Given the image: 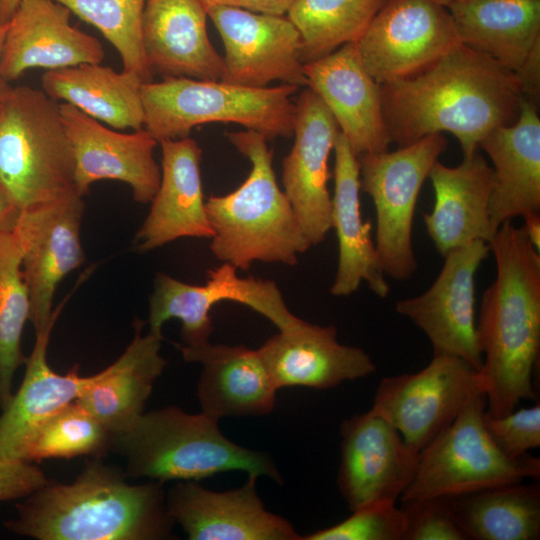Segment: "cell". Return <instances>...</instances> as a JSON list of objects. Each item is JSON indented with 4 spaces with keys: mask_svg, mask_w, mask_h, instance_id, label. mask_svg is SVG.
<instances>
[{
    "mask_svg": "<svg viewBox=\"0 0 540 540\" xmlns=\"http://www.w3.org/2000/svg\"><path fill=\"white\" fill-rule=\"evenodd\" d=\"M521 93L516 75L492 57L459 44L424 70L381 84L382 112L399 147L449 132L463 157L493 129L513 124Z\"/></svg>",
    "mask_w": 540,
    "mask_h": 540,
    "instance_id": "obj_1",
    "label": "cell"
},
{
    "mask_svg": "<svg viewBox=\"0 0 540 540\" xmlns=\"http://www.w3.org/2000/svg\"><path fill=\"white\" fill-rule=\"evenodd\" d=\"M124 471L92 457L71 483L51 480L16 504L4 522L37 540H165L175 538L164 483L131 484Z\"/></svg>",
    "mask_w": 540,
    "mask_h": 540,
    "instance_id": "obj_2",
    "label": "cell"
},
{
    "mask_svg": "<svg viewBox=\"0 0 540 540\" xmlns=\"http://www.w3.org/2000/svg\"><path fill=\"white\" fill-rule=\"evenodd\" d=\"M489 245L496 277L483 294L476 328L486 413L498 417L536 398L532 374L540 348V255L523 227L511 220L501 224Z\"/></svg>",
    "mask_w": 540,
    "mask_h": 540,
    "instance_id": "obj_3",
    "label": "cell"
},
{
    "mask_svg": "<svg viewBox=\"0 0 540 540\" xmlns=\"http://www.w3.org/2000/svg\"><path fill=\"white\" fill-rule=\"evenodd\" d=\"M227 138L249 160L251 170L234 191L205 200L213 255L243 271L256 261L297 264L311 244L277 184L268 139L252 130L229 132Z\"/></svg>",
    "mask_w": 540,
    "mask_h": 540,
    "instance_id": "obj_4",
    "label": "cell"
},
{
    "mask_svg": "<svg viewBox=\"0 0 540 540\" xmlns=\"http://www.w3.org/2000/svg\"><path fill=\"white\" fill-rule=\"evenodd\" d=\"M110 452L122 457L128 478L200 481L228 471L267 476L281 482L272 458L226 438L218 420L190 414L176 406L143 413L110 434Z\"/></svg>",
    "mask_w": 540,
    "mask_h": 540,
    "instance_id": "obj_5",
    "label": "cell"
},
{
    "mask_svg": "<svg viewBox=\"0 0 540 540\" xmlns=\"http://www.w3.org/2000/svg\"><path fill=\"white\" fill-rule=\"evenodd\" d=\"M0 185L19 210L75 190V158L59 102L8 86L0 97Z\"/></svg>",
    "mask_w": 540,
    "mask_h": 540,
    "instance_id": "obj_6",
    "label": "cell"
},
{
    "mask_svg": "<svg viewBox=\"0 0 540 540\" xmlns=\"http://www.w3.org/2000/svg\"><path fill=\"white\" fill-rule=\"evenodd\" d=\"M298 89L291 84L255 88L187 77L146 82L141 85L144 128L158 143L187 137L193 128L216 122L241 125L268 140L291 137Z\"/></svg>",
    "mask_w": 540,
    "mask_h": 540,
    "instance_id": "obj_7",
    "label": "cell"
},
{
    "mask_svg": "<svg viewBox=\"0 0 540 540\" xmlns=\"http://www.w3.org/2000/svg\"><path fill=\"white\" fill-rule=\"evenodd\" d=\"M485 393L477 395L421 453L401 502L456 497L478 490L538 480L540 459L512 458L493 443L483 425Z\"/></svg>",
    "mask_w": 540,
    "mask_h": 540,
    "instance_id": "obj_8",
    "label": "cell"
},
{
    "mask_svg": "<svg viewBox=\"0 0 540 540\" xmlns=\"http://www.w3.org/2000/svg\"><path fill=\"white\" fill-rule=\"evenodd\" d=\"M442 133L427 135L389 152L358 157L360 189L376 212L375 246L385 275L408 280L417 269L412 223L420 189L446 150Z\"/></svg>",
    "mask_w": 540,
    "mask_h": 540,
    "instance_id": "obj_9",
    "label": "cell"
},
{
    "mask_svg": "<svg viewBox=\"0 0 540 540\" xmlns=\"http://www.w3.org/2000/svg\"><path fill=\"white\" fill-rule=\"evenodd\" d=\"M483 392L479 371L468 362L455 356L433 355L430 363L416 373L383 377L372 408L421 453Z\"/></svg>",
    "mask_w": 540,
    "mask_h": 540,
    "instance_id": "obj_10",
    "label": "cell"
},
{
    "mask_svg": "<svg viewBox=\"0 0 540 540\" xmlns=\"http://www.w3.org/2000/svg\"><path fill=\"white\" fill-rule=\"evenodd\" d=\"M221 301L250 307L279 331L295 329L304 321L291 313L274 281L240 277L236 267L222 263L207 272L203 285L188 284L157 273L149 299V332L163 337V324L174 318L181 322L183 345L206 343L214 329L209 312Z\"/></svg>",
    "mask_w": 540,
    "mask_h": 540,
    "instance_id": "obj_11",
    "label": "cell"
},
{
    "mask_svg": "<svg viewBox=\"0 0 540 540\" xmlns=\"http://www.w3.org/2000/svg\"><path fill=\"white\" fill-rule=\"evenodd\" d=\"M83 197L73 192L20 210L14 226L35 334L56 322L65 304L53 310L57 285L85 261L80 240Z\"/></svg>",
    "mask_w": 540,
    "mask_h": 540,
    "instance_id": "obj_12",
    "label": "cell"
},
{
    "mask_svg": "<svg viewBox=\"0 0 540 540\" xmlns=\"http://www.w3.org/2000/svg\"><path fill=\"white\" fill-rule=\"evenodd\" d=\"M356 43L379 84L412 76L461 44L448 8L432 0H387Z\"/></svg>",
    "mask_w": 540,
    "mask_h": 540,
    "instance_id": "obj_13",
    "label": "cell"
},
{
    "mask_svg": "<svg viewBox=\"0 0 540 540\" xmlns=\"http://www.w3.org/2000/svg\"><path fill=\"white\" fill-rule=\"evenodd\" d=\"M490 252L483 240L449 251L429 289L395 304L400 315L426 334L433 355L459 357L478 371L483 358L475 318V275Z\"/></svg>",
    "mask_w": 540,
    "mask_h": 540,
    "instance_id": "obj_14",
    "label": "cell"
},
{
    "mask_svg": "<svg viewBox=\"0 0 540 540\" xmlns=\"http://www.w3.org/2000/svg\"><path fill=\"white\" fill-rule=\"evenodd\" d=\"M206 11L224 45L221 81L255 88L276 81L307 86L301 37L286 15L228 6Z\"/></svg>",
    "mask_w": 540,
    "mask_h": 540,
    "instance_id": "obj_15",
    "label": "cell"
},
{
    "mask_svg": "<svg viewBox=\"0 0 540 540\" xmlns=\"http://www.w3.org/2000/svg\"><path fill=\"white\" fill-rule=\"evenodd\" d=\"M340 436L337 485L350 510L396 502L414 477L420 453L372 407L345 419Z\"/></svg>",
    "mask_w": 540,
    "mask_h": 540,
    "instance_id": "obj_16",
    "label": "cell"
},
{
    "mask_svg": "<svg viewBox=\"0 0 540 540\" xmlns=\"http://www.w3.org/2000/svg\"><path fill=\"white\" fill-rule=\"evenodd\" d=\"M295 106L294 143L282 162V184L305 237L314 246L331 230L328 160L340 129L310 88L300 93Z\"/></svg>",
    "mask_w": 540,
    "mask_h": 540,
    "instance_id": "obj_17",
    "label": "cell"
},
{
    "mask_svg": "<svg viewBox=\"0 0 540 540\" xmlns=\"http://www.w3.org/2000/svg\"><path fill=\"white\" fill-rule=\"evenodd\" d=\"M59 106L74 152L76 192L84 196L93 183L116 180L131 188L136 202H151L161 178L157 140L145 128L118 132L68 103Z\"/></svg>",
    "mask_w": 540,
    "mask_h": 540,
    "instance_id": "obj_18",
    "label": "cell"
},
{
    "mask_svg": "<svg viewBox=\"0 0 540 540\" xmlns=\"http://www.w3.org/2000/svg\"><path fill=\"white\" fill-rule=\"evenodd\" d=\"M256 477L241 487L216 492L198 481H177L166 491L168 513L190 540H298L285 518L265 509Z\"/></svg>",
    "mask_w": 540,
    "mask_h": 540,
    "instance_id": "obj_19",
    "label": "cell"
},
{
    "mask_svg": "<svg viewBox=\"0 0 540 540\" xmlns=\"http://www.w3.org/2000/svg\"><path fill=\"white\" fill-rule=\"evenodd\" d=\"M307 87L323 101L358 158L388 150L381 84L366 70L355 42L304 63Z\"/></svg>",
    "mask_w": 540,
    "mask_h": 540,
    "instance_id": "obj_20",
    "label": "cell"
},
{
    "mask_svg": "<svg viewBox=\"0 0 540 540\" xmlns=\"http://www.w3.org/2000/svg\"><path fill=\"white\" fill-rule=\"evenodd\" d=\"M71 12L55 0H21L8 21L1 72L6 82L25 71L101 63L100 41L70 23Z\"/></svg>",
    "mask_w": 540,
    "mask_h": 540,
    "instance_id": "obj_21",
    "label": "cell"
},
{
    "mask_svg": "<svg viewBox=\"0 0 540 540\" xmlns=\"http://www.w3.org/2000/svg\"><path fill=\"white\" fill-rule=\"evenodd\" d=\"M257 352L278 389H329L344 381L367 377L376 370L365 350L338 341L334 326L306 321L271 336Z\"/></svg>",
    "mask_w": 540,
    "mask_h": 540,
    "instance_id": "obj_22",
    "label": "cell"
},
{
    "mask_svg": "<svg viewBox=\"0 0 540 540\" xmlns=\"http://www.w3.org/2000/svg\"><path fill=\"white\" fill-rule=\"evenodd\" d=\"M161 178L150 211L135 236L147 252L180 238L211 239L201 181L202 150L189 136L159 142Z\"/></svg>",
    "mask_w": 540,
    "mask_h": 540,
    "instance_id": "obj_23",
    "label": "cell"
},
{
    "mask_svg": "<svg viewBox=\"0 0 540 540\" xmlns=\"http://www.w3.org/2000/svg\"><path fill=\"white\" fill-rule=\"evenodd\" d=\"M200 0H146L142 42L152 74L220 80L223 57L212 45Z\"/></svg>",
    "mask_w": 540,
    "mask_h": 540,
    "instance_id": "obj_24",
    "label": "cell"
},
{
    "mask_svg": "<svg viewBox=\"0 0 540 540\" xmlns=\"http://www.w3.org/2000/svg\"><path fill=\"white\" fill-rule=\"evenodd\" d=\"M187 362H199L197 383L201 412L219 421L223 417L262 416L276 402L278 388L257 350L245 346L175 344Z\"/></svg>",
    "mask_w": 540,
    "mask_h": 540,
    "instance_id": "obj_25",
    "label": "cell"
},
{
    "mask_svg": "<svg viewBox=\"0 0 540 540\" xmlns=\"http://www.w3.org/2000/svg\"><path fill=\"white\" fill-rule=\"evenodd\" d=\"M520 97L517 120L490 131L480 142L493 164L489 215L495 231L507 220L540 213V118Z\"/></svg>",
    "mask_w": 540,
    "mask_h": 540,
    "instance_id": "obj_26",
    "label": "cell"
},
{
    "mask_svg": "<svg viewBox=\"0 0 540 540\" xmlns=\"http://www.w3.org/2000/svg\"><path fill=\"white\" fill-rule=\"evenodd\" d=\"M428 178L435 203L423 219L437 251L444 256L475 240L490 244L497 231L489 215L493 171L486 159L476 151L455 167L437 160Z\"/></svg>",
    "mask_w": 540,
    "mask_h": 540,
    "instance_id": "obj_27",
    "label": "cell"
},
{
    "mask_svg": "<svg viewBox=\"0 0 540 540\" xmlns=\"http://www.w3.org/2000/svg\"><path fill=\"white\" fill-rule=\"evenodd\" d=\"M333 150L331 228L338 238L339 259L330 293L348 296L366 282L374 294L386 298L390 287L371 236V222L362 219L358 159L340 131Z\"/></svg>",
    "mask_w": 540,
    "mask_h": 540,
    "instance_id": "obj_28",
    "label": "cell"
},
{
    "mask_svg": "<svg viewBox=\"0 0 540 540\" xmlns=\"http://www.w3.org/2000/svg\"><path fill=\"white\" fill-rule=\"evenodd\" d=\"M55 323L35 334L33 350L25 361L22 383L0 414V454L21 458L37 429L50 417L75 402L99 376H81L75 365L65 374L47 361V348Z\"/></svg>",
    "mask_w": 540,
    "mask_h": 540,
    "instance_id": "obj_29",
    "label": "cell"
},
{
    "mask_svg": "<svg viewBox=\"0 0 540 540\" xmlns=\"http://www.w3.org/2000/svg\"><path fill=\"white\" fill-rule=\"evenodd\" d=\"M143 325L142 320L134 322L135 334L130 344L75 401L110 434L144 413L154 383L167 365L160 353L163 337L149 331L142 334Z\"/></svg>",
    "mask_w": 540,
    "mask_h": 540,
    "instance_id": "obj_30",
    "label": "cell"
},
{
    "mask_svg": "<svg viewBox=\"0 0 540 540\" xmlns=\"http://www.w3.org/2000/svg\"><path fill=\"white\" fill-rule=\"evenodd\" d=\"M448 10L462 44L514 73L540 41V0H454Z\"/></svg>",
    "mask_w": 540,
    "mask_h": 540,
    "instance_id": "obj_31",
    "label": "cell"
},
{
    "mask_svg": "<svg viewBox=\"0 0 540 540\" xmlns=\"http://www.w3.org/2000/svg\"><path fill=\"white\" fill-rule=\"evenodd\" d=\"M142 80L101 63L45 71L42 90L116 130L144 128Z\"/></svg>",
    "mask_w": 540,
    "mask_h": 540,
    "instance_id": "obj_32",
    "label": "cell"
},
{
    "mask_svg": "<svg viewBox=\"0 0 540 540\" xmlns=\"http://www.w3.org/2000/svg\"><path fill=\"white\" fill-rule=\"evenodd\" d=\"M450 501L467 540L540 538V486L535 480L490 487Z\"/></svg>",
    "mask_w": 540,
    "mask_h": 540,
    "instance_id": "obj_33",
    "label": "cell"
},
{
    "mask_svg": "<svg viewBox=\"0 0 540 540\" xmlns=\"http://www.w3.org/2000/svg\"><path fill=\"white\" fill-rule=\"evenodd\" d=\"M387 0H292L286 16L297 28L304 63L357 42Z\"/></svg>",
    "mask_w": 540,
    "mask_h": 540,
    "instance_id": "obj_34",
    "label": "cell"
},
{
    "mask_svg": "<svg viewBox=\"0 0 540 540\" xmlns=\"http://www.w3.org/2000/svg\"><path fill=\"white\" fill-rule=\"evenodd\" d=\"M22 254L14 231L0 232V408L13 396L17 369L25 364L22 334L30 303L22 274Z\"/></svg>",
    "mask_w": 540,
    "mask_h": 540,
    "instance_id": "obj_35",
    "label": "cell"
},
{
    "mask_svg": "<svg viewBox=\"0 0 540 540\" xmlns=\"http://www.w3.org/2000/svg\"><path fill=\"white\" fill-rule=\"evenodd\" d=\"M93 25L121 57L122 71L143 83L152 81L143 49L142 17L146 0H55Z\"/></svg>",
    "mask_w": 540,
    "mask_h": 540,
    "instance_id": "obj_36",
    "label": "cell"
},
{
    "mask_svg": "<svg viewBox=\"0 0 540 540\" xmlns=\"http://www.w3.org/2000/svg\"><path fill=\"white\" fill-rule=\"evenodd\" d=\"M110 432L90 412L72 402L45 421L28 442L21 459L104 457L110 453Z\"/></svg>",
    "mask_w": 540,
    "mask_h": 540,
    "instance_id": "obj_37",
    "label": "cell"
},
{
    "mask_svg": "<svg viewBox=\"0 0 540 540\" xmlns=\"http://www.w3.org/2000/svg\"><path fill=\"white\" fill-rule=\"evenodd\" d=\"M406 520L395 502H379L352 511L343 521L303 540H403Z\"/></svg>",
    "mask_w": 540,
    "mask_h": 540,
    "instance_id": "obj_38",
    "label": "cell"
},
{
    "mask_svg": "<svg viewBox=\"0 0 540 540\" xmlns=\"http://www.w3.org/2000/svg\"><path fill=\"white\" fill-rule=\"evenodd\" d=\"M401 503L406 520L403 540H467L454 517L450 497Z\"/></svg>",
    "mask_w": 540,
    "mask_h": 540,
    "instance_id": "obj_39",
    "label": "cell"
},
{
    "mask_svg": "<svg viewBox=\"0 0 540 540\" xmlns=\"http://www.w3.org/2000/svg\"><path fill=\"white\" fill-rule=\"evenodd\" d=\"M483 425L496 447L518 458L540 447V405L514 409L499 417L483 413Z\"/></svg>",
    "mask_w": 540,
    "mask_h": 540,
    "instance_id": "obj_40",
    "label": "cell"
},
{
    "mask_svg": "<svg viewBox=\"0 0 540 540\" xmlns=\"http://www.w3.org/2000/svg\"><path fill=\"white\" fill-rule=\"evenodd\" d=\"M49 481L32 462L0 454V502L23 499Z\"/></svg>",
    "mask_w": 540,
    "mask_h": 540,
    "instance_id": "obj_41",
    "label": "cell"
},
{
    "mask_svg": "<svg viewBox=\"0 0 540 540\" xmlns=\"http://www.w3.org/2000/svg\"><path fill=\"white\" fill-rule=\"evenodd\" d=\"M519 83L522 97L538 108L540 98V41L514 73Z\"/></svg>",
    "mask_w": 540,
    "mask_h": 540,
    "instance_id": "obj_42",
    "label": "cell"
},
{
    "mask_svg": "<svg viewBox=\"0 0 540 540\" xmlns=\"http://www.w3.org/2000/svg\"><path fill=\"white\" fill-rule=\"evenodd\" d=\"M205 9L211 6H228L251 12L286 15L292 0H200Z\"/></svg>",
    "mask_w": 540,
    "mask_h": 540,
    "instance_id": "obj_43",
    "label": "cell"
},
{
    "mask_svg": "<svg viewBox=\"0 0 540 540\" xmlns=\"http://www.w3.org/2000/svg\"><path fill=\"white\" fill-rule=\"evenodd\" d=\"M20 210L0 185V232L14 228Z\"/></svg>",
    "mask_w": 540,
    "mask_h": 540,
    "instance_id": "obj_44",
    "label": "cell"
},
{
    "mask_svg": "<svg viewBox=\"0 0 540 540\" xmlns=\"http://www.w3.org/2000/svg\"><path fill=\"white\" fill-rule=\"evenodd\" d=\"M523 230L536 251L540 250V213L523 217Z\"/></svg>",
    "mask_w": 540,
    "mask_h": 540,
    "instance_id": "obj_45",
    "label": "cell"
},
{
    "mask_svg": "<svg viewBox=\"0 0 540 540\" xmlns=\"http://www.w3.org/2000/svg\"><path fill=\"white\" fill-rule=\"evenodd\" d=\"M1 2V11H2V21L8 22L16 8L20 4L21 0H0Z\"/></svg>",
    "mask_w": 540,
    "mask_h": 540,
    "instance_id": "obj_46",
    "label": "cell"
},
{
    "mask_svg": "<svg viewBox=\"0 0 540 540\" xmlns=\"http://www.w3.org/2000/svg\"><path fill=\"white\" fill-rule=\"evenodd\" d=\"M7 27H8V22L0 23V97L9 86V83L4 80L2 76V72H1L2 47H3L5 35L7 32Z\"/></svg>",
    "mask_w": 540,
    "mask_h": 540,
    "instance_id": "obj_47",
    "label": "cell"
},
{
    "mask_svg": "<svg viewBox=\"0 0 540 540\" xmlns=\"http://www.w3.org/2000/svg\"><path fill=\"white\" fill-rule=\"evenodd\" d=\"M432 1L437 2V3H439V4H441V5H443V6H445V7L448 8V7L450 6V4H451L454 0H432Z\"/></svg>",
    "mask_w": 540,
    "mask_h": 540,
    "instance_id": "obj_48",
    "label": "cell"
},
{
    "mask_svg": "<svg viewBox=\"0 0 540 540\" xmlns=\"http://www.w3.org/2000/svg\"><path fill=\"white\" fill-rule=\"evenodd\" d=\"M0 23H4V22L2 21L1 2H0Z\"/></svg>",
    "mask_w": 540,
    "mask_h": 540,
    "instance_id": "obj_49",
    "label": "cell"
}]
</instances>
